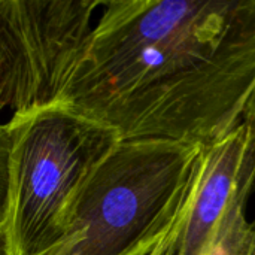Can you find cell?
Returning <instances> with one entry per match:
<instances>
[{"mask_svg": "<svg viewBox=\"0 0 255 255\" xmlns=\"http://www.w3.org/2000/svg\"><path fill=\"white\" fill-rule=\"evenodd\" d=\"M61 103L120 140L255 130V0H103Z\"/></svg>", "mask_w": 255, "mask_h": 255, "instance_id": "obj_1", "label": "cell"}, {"mask_svg": "<svg viewBox=\"0 0 255 255\" xmlns=\"http://www.w3.org/2000/svg\"><path fill=\"white\" fill-rule=\"evenodd\" d=\"M205 148L161 139L120 140L96 167L49 255H149L196 188Z\"/></svg>", "mask_w": 255, "mask_h": 255, "instance_id": "obj_2", "label": "cell"}, {"mask_svg": "<svg viewBox=\"0 0 255 255\" xmlns=\"http://www.w3.org/2000/svg\"><path fill=\"white\" fill-rule=\"evenodd\" d=\"M7 126V255H49L67 232L81 190L120 137L64 103L10 117Z\"/></svg>", "mask_w": 255, "mask_h": 255, "instance_id": "obj_3", "label": "cell"}, {"mask_svg": "<svg viewBox=\"0 0 255 255\" xmlns=\"http://www.w3.org/2000/svg\"><path fill=\"white\" fill-rule=\"evenodd\" d=\"M103 0H0V112L61 103Z\"/></svg>", "mask_w": 255, "mask_h": 255, "instance_id": "obj_4", "label": "cell"}, {"mask_svg": "<svg viewBox=\"0 0 255 255\" xmlns=\"http://www.w3.org/2000/svg\"><path fill=\"white\" fill-rule=\"evenodd\" d=\"M255 191V130L239 127L205 148L202 170L182 215L149 255H200L227 209Z\"/></svg>", "mask_w": 255, "mask_h": 255, "instance_id": "obj_5", "label": "cell"}, {"mask_svg": "<svg viewBox=\"0 0 255 255\" xmlns=\"http://www.w3.org/2000/svg\"><path fill=\"white\" fill-rule=\"evenodd\" d=\"M248 202L232 205L200 255H255V224L248 221Z\"/></svg>", "mask_w": 255, "mask_h": 255, "instance_id": "obj_6", "label": "cell"}, {"mask_svg": "<svg viewBox=\"0 0 255 255\" xmlns=\"http://www.w3.org/2000/svg\"><path fill=\"white\" fill-rule=\"evenodd\" d=\"M12 137L7 123H0V232H3L7 212L9 167H10Z\"/></svg>", "mask_w": 255, "mask_h": 255, "instance_id": "obj_7", "label": "cell"}, {"mask_svg": "<svg viewBox=\"0 0 255 255\" xmlns=\"http://www.w3.org/2000/svg\"><path fill=\"white\" fill-rule=\"evenodd\" d=\"M0 255H7V250H6V242H4L3 232H0Z\"/></svg>", "mask_w": 255, "mask_h": 255, "instance_id": "obj_8", "label": "cell"}]
</instances>
